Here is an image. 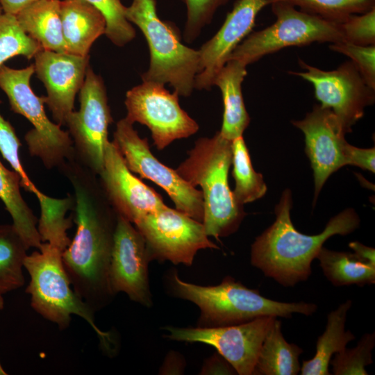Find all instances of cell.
Returning <instances> with one entry per match:
<instances>
[{"label":"cell","instance_id":"cell-44","mask_svg":"<svg viewBox=\"0 0 375 375\" xmlns=\"http://www.w3.org/2000/svg\"><path fill=\"white\" fill-rule=\"evenodd\" d=\"M8 373L3 368L2 365L0 363V375H7Z\"/></svg>","mask_w":375,"mask_h":375},{"label":"cell","instance_id":"cell-34","mask_svg":"<svg viewBox=\"0 0 375 375\" xmlns=\"http://www.w3.org/2000/svg\"><path fill=\"white\" fill-rule=\"evenodd\" d=\"M21 144L15 128L0 113V152L12 169L19 176L21 187L38 197L42 192L31 181L21 162L19 153Z\"/></svg>","mask_w":375,"mask_h":375},{"label":"cell","instance_id":"cell-24","mask_svg":"<svg viewBox=\"0 0 375 375\" xmlns=\"http://www.w3.org/2000/svg\"><path fill=\"white\" fill-rule=\"evenodd\" d=\"M302 353L300 347L285 340L276 317L264 338L252 375H296Z\"/></svg>","mask_w":375,"mask_h":375},{"label":"cell","instance_id":"cell-15","mask_svg":"<svg viewBox=\"0 0 375 375\" xmlns=\"http://www.w3.org/2000/svg\"><path fill=\"white\" fill-rule=\"evenodd\" d=\"M151 260L142 234L133 224L117 215L109 272L113 294L124 292L131 300L151 306L148 275Z\"/></svg>","mask_w":375,"mask_h":375},{"label":"cell","instance_id":"cell-14","mask_svg":"<svg viewBox=\"0 0 375 375\" xmlns=\"http://www.w3.org/2000/svg\"><path fill=\"white\" fill-rule=\"evenodd\" d=\"M276 317L265 316L248 322L217 327L166 326L165 338L176 341L202 342L214 347L238 374L252 375L264 338Z\"/></svg>","mask_w":375,"mask_h":375},{"label":"cell","instance_id":"cell-4","mask_svg":"<svg viewBox=\"0 0 375 375\" xmlns=\"http://www.w3.org/2000/svg\"><path fill=\"white\" fill-rule=\"evenodd\" d=\"M170 278L174 294L199 308V327L234 325L265 316L290 318L294 313L310 316L317 310V306L312 303L282 302L266 298L259 290L248 288L231 276L213 286L185 282L176 272Z\"/></svg>","mask_w":375,"mask_h":375},{"label":"cell","instance_id":"cell-10","mask_svg":"<svg viewBox=\"0 0 375 375\" xmlns=\"http://www.w3.org/2000/svg\"><path fill=\"white\" fill-rule=\"evenodd\" d=\"M79 109L67 117L65 125L76 156L99 175L103 169L108 127L112 122L102 78L88 67L79 91Z\"/></svg>","mask_w":375,"mask_h":375},{"label":"cell","instance_id":"cell-3","mask_svg":"<svg viewBox=\"0 0 375 375\" xmlns=\"http://www.w3.org/2000/svg\"><path fill=\"white\" fill-rule=\"evenodd\" d=\"M231 162L232 141L217 131L212 138L197 140L176 169L190 185L201 188L202 224L206 235L217 240L235 232L246 215L228 185Z\"/></svg>","mask_w":375,"mask_h":375},{"label":"cell","instance_id":"cell-38","mask_svg":"<svg viewBox=\"0 0 375 375\" xmlns=\"http://www.w3.org/2000/svg\"><path fill=\"white\" fill-rule=\"evenodd\" d=\"M344 156L347 165L357 166L374 173V147L361 149L347 142L344 147Z\"/></svg>","mask_w":375,"mask_h":375},{"label":"cell","instance_id":"cell-39","mask_svg":"<svg viewBox=\"0 0 375 375\" xmlns=\"http://www.w3.org/2000/svg\"><path fill=\"white\" fill-rule=\"evenodd\" d=\"M201 374H238L231 364L221 354L217 353L204 363Z\"/></svg>","mask_w":375,"mask_h":375},{"label":"cell","instance_id":"cell-1","mask_svg":"<svg viewBox=\"0 0 375 375\" xmlns=\"http://www.w3.org/2000/svg\"><path fill=\"white\" fill-rule=\"evenodd\" d=\"M74 194L76 232L63 251V267L76 294L95 313L115 296L109 272L117 215L97 174L74 157L59 169Z\"/></svg>","mask_w":375,"mask_h":375},{"label":"cell","instance_id":"cell-12","mask_svg":"<svg viewBox=\"0 0 375 375\" xmlns=\"http://www.w3.org/2000/svg\"><path fill=\"white\" fill-rule=\"evenodd\" d=\"M165 85L142 81L128 90L124 103L126 118L134 124L148 127L153 144L162 150L178 139L196 133L198 124L183 110L178 102V94L171 93Z\"/></svg>","mask_w":375,"mask_h":375},{"label":"cell","instance_id":"cell-32","mask_svg":"<svg viewBox=\"0 0 375 375\" xmlns=\"http://www.w3.org/2000/svg\"><path fill=\"white\" fill-rule=\"evenodd\" d=\"M375 346V333H365L356 347L344 349L335 353L330 361L335 375H367L365 367L372 364V349Z\"/></svg>","mask_w":375,"mask_h":375},{"label":"cell","instance_id":"cell-45","mask_svg":"<svg viewBox=\"0 0 375 375\" xmlns=\"http://www.w3.org/2000/svg\"><path fill=\"white\" fill-rule=\"evenodd\" d=\"M3 11L2 7H1V3H0V15L1 14H3Z\"/></svg>","mask_w":375,"mask_h":375},{"label":"cell","instance_id":"cell-20","mask_svg":"<svg viewBox=\"0 0 375 375\" xmlns=\"http://www.w3.org/2000/svg\"><path fill=\"white\" fill-rule=\"evenodd\" d=\"M60 15L67 53L89 56L94 41L105 35L106 22L102 13L85 0H62Z\"/></svg>","mask_w":375,"mask_h":375},{"label":"cell","instance_id":"cell-23","mask_svg":"<svg viewBox=\"0 0 375 375\" xmlns=\"http://www.w3.org/2000/svg\"><path fill=\"white\" fill-rule=\"evenodd\" d=\"M351 306V300H347L328 313L325 331L317 340L315 354L311 359L302 362L301 375L331 374L328 367L331 357L355 339L350 330H345L347 312Z\"/></svg>","mask_w":375,"mask_h":375},{"label":"cell","instance_id":"cell-26","mask_svg":"<svg viewBox=\"0 0 375 375\" xmlns=\"http://www.w3.org/2000/svg\"><path fill=\"white\" fill-rule=\"evenodd\" d=\"M316 258L324 276L335 286H363L375 283V265L365 261L355 253L322 247Z\"/></svg>","mask_w":375,"mask_h":375},{"label":"cell","instance_id":"cell-21","mask_svg":"<svg viewBox=\"0 0 375 375\" xmlns=\"http://www.w3.org/2000/svg\"><path fill=\"white\" fill-rule=\"evenodd\" d=\"M247 66L240 61L229 60L215 76L212 85L217 86L224 103L221 135L228 140L242 136L250 122L246 110L242 83L247 76Z\"/></svg>","mask_w":375,"mask_h":375},{"label":"cell","instance_id":"cell-30","mask_svg":"<svg viewBox=\"0 0 375 375\" xmlns=\"http://www.w3.org/2000/svg\"><path fill=\"white\" fill-rule=\"evenodd\" d=\"M299 7L300 10L326 20L341 24L350 15L362 14L375 8V0H269ZM270 5V4H269Z\"/></svg>","mask_w":375,"mask_h":375},{"label":"cell","instance_id":"cell-9","mask_svg":"<svg viewBox=\"0 0 375 375\" xmlns=\"http://www.w3.org/2000/svg\"><path fill=\"white\" fill-rule=\"evenodd\" d=\"M113 137V142L132 173L162 188L176 210L203 222V201L201 190L190 185L176 170L160 162L152 154L147 139L140 137L132 122L126 117L119 120Z\"/></svg>","mask_w":375,"mask_h":375},{"label":"cell","instance_id":"cell-29","mask_svg":"<svg viewBox=\"0 0 375 375\" xmlns=\"http://www.w3.org/2000/svg\"><path fill=\"white\" fill-rule=\"evenodd\" d=\"M232 174L235 182L233 191L240 205L262 197L267 190L262 175L256 172L251 163L248 149L242 136L232 140Z\"/></svg>","mask_w":375,"mask_h":375},{"label":"cell","instance_id":"cell-2","mask_svg":"<svg viewBox=\"0 0 375 375\" xmlns=\"http://www.w3.org/2000/svg\"><path fill=\"white\" fill-rule=\"evenodd\" d=\"M292 203L291 192L286 189L276 206L274 222L256 238L251 248V265L285 287L309 278L311 264L329 238L350 234L360 224L356 211L348 208L333 217L322 233L306 235L292 224Z\"/></svg>","mask_w":375,"mask_h":375},{"label":"cell","instance_id":"cell-41","mask_svg":"<svg viewBox=\"0 0 375 375\" xmlns=\"http://www.w3.org/2000/svg\"><path fill=\"white\" fill-rule=\"evenodd\" d=\"M38 0H0L3 13L15 15L28 5Z\"/></svg>","mask_w":375,"mask_h":375},{"label":"cell","instance_id":"cell-37","mask_svg":"<svg viewBox=\"0 0 375 375\" xmlns=\"http://www.w3.org/2000/svg\"><path fill=\"white\" fill-rule=\"evenodd\" d=\"M340 25L343 41L362 46L375 44V8L360 15H351Z\"/></svg>","mask_w":375,"mask_h":375},{"label":"cell","instance_id":"cell-36","mask_svg":"<svg viewBox=\"0 0 375 375\" xmlns=\"http://www.w3.org/2000/svg\"><path fill=\"white\" fill-rule=\"evenodd\" d=\"M329 48L349 57L366 83L375 90V45L362 46L341 41L331 44Z\"/></svg>","mask_w":375,"mask_h":375},{"label":"cell","instance_id":"cell-8","mask_svg":"<svg viewBox=\"0 0 375 375\" xmlns=\"http://www.w3.org/2000/svg\"><path fill=\"white\" fill-rule=\"evenodd\" d=\"M270 5L276 18L275 22L249 34L233 50L228 60H235L247 66L286 47L343 41L340 24L299 10L284 2L275 1Z\"/></svg>","mask_w":375,"mask_h":375},{"label":"cell","instance_id":"cell-13","mask_svg":"<svg viewBox=\"0 0 375 375\" xmlns=\"http://www.w3.org/2000/svg\"><path fill=\"white\" fill-rule=\"evenodd\" d=\"M304 72L289 73L310 82L321 106L336 115L347 133L362 117L365 108L374 103L375 90L365 81L352 61H346L333 70H323L299 59Z\"/></svg>","mask_w":375,"mask_h":375},{"label":"cell","instance_id":"cell-40","mask_svg":"<svg viewBox=\"0 0 375 375\" xmlns=\"http://www.w3.org/2000/svg\"><path fill=\"white\" fill-rule=\"evenodd\" d=\"M185 362L178 353L170 351L160 367V374H181L183 373Z\"/></svg>","mask_w":375,"mask_h":375},{"label":"cell","instance_id":"cell-7","mask_svg":"<svg viewBox=\"0 0 375 375\" xmlns=\"http://www.w3.org/2000/svg\"><path fill=\"white\" fill-rule=\"evenodd\" d=\"M34 73V64L22 69L4 64L0 67V89L7 96L11 110L33 126L24 136L30 155L39 158L47 169H58L74 156L73 142L67 131L48 118L44 96L36 95L30 84Z\"/></svg>","mask_w":375,"mask_h":375},{"label":"cell","instance_id":"cell-19","mask_svg":"<svg viewBox=\"0 0 375 375\" xmlns=\"http://www.w3.org/2000/svg\"><path fill=\"white\" fill-rule=\"evenodd\" d=\"M269 0H237L218 31L199 51V72L194 88L210 90L213 80L236 47L251 33L259 12Z\"/></svg>","mask_w":375,"mask_h":375},{"label":"cell","instance_id":"cell-27","mask_svg":"<svg viewBox=\"0 0 375 375\" xmlns=\"http://www.w3.org/2000/svg\"><path fill=\"white\" fill-rule=\"evenodd\" d=\"M28 249L12 224H0V294L24 286V262Z\"/></svg>","mask_w":375,"mask_h":375},{"label":"cell","instance_id":"cell-42","mask_svg":"<svg viewBox=\"0 0 375 375\" xmlns=\"http://www.w3.org/2000/svg\"><path fill=\"white\" fill-rule=\"evenodd\" d=\"M349 247L358 257L366 262L375 265V249L374 248L367 247L356 241L350 242Z\"/></svg>","mask_w":375,"mask_h":375},{"label":"cell","instance_id":"cell-28","mask_svg":"<svg viewBox=\"0 0 375 375\" xmlns=\"http://www.w3.org/2000/svg\"><path fill=\"white\" fill-rule=\"evenodd\" d=\"M37 198L40 208L38 229L42 242H49L64 251L71 242L67 231L72 226V217H67L66 214L73 204L72 196L55 199L42 193Z\"/></svg>","mask_w":375,"mask_h":375},{"label":"cell","instance_id":"cell-31","mask_svg":"<svg viewBox=\"0 0 375 375\" xmlns=\"http://www.w3.org/2000/svg\"><path fill=\"white\" fill-rule=\"evenodd\" d=\"M41 49L40 44L21 28L15 15H0V67L15 56L31 60Z\"/></svg>","mask_w":375,"mask_h":375},{"label":"cell","instance_id":"cell-35","mask_svg":"<svg viewBox=\"0 0 375 375\" xmlns=\"http://www.w3.org/2000/svg\"><path fill=\"white\" fill-rule=\"evenodd\" d=\"M186 7V22L183 33L185 42H192L209 24L217 9L231 0H182Z\"/></svg>","mask_w":375,"mask_h":375},{"label":"cell","instance_id":"cell-43","mask_svg":"<svg viewBox=\"0 0 375 375\" xmlns=\"http://www.w3.org/2000/svg\"><path fill=\"white\" fill-rule=\"evenodd\" d=\"M4 308V300L3 298V295L0 294V312Z\"/></svg>","mask_w":375,"mask_h":375},{"label":"cell","instance_id":"cell-33","mask_svg":"<svg viewBox=\"0 0 375 375\" xmlns=\"http://www.w3.org/2000/svg\"><path fill=\"white\" fill-rule=\"evenodd\" d=\"M98 9L106 22V36L116 46L122 47L135 37V30L125 16L121 0H85Z\"/></svg>","mask_w":375,"mask_h":375},{"label":"cell","instance_id":"cell-17","mask_svg":"<svg viewBox=\"0 0 375 375\" xmlns=\"http://www.w3.org/2000/svg\"><path fill=\"white\" fill-rule=\"evenodd\" d=\"M99 178L104 193L117 215L131 224L166 205L162 197L126 167L113 141L108 143Z\"/></svg>","mask_w":375,"mask_h":375},{"label":"cell","instance_id":"cell-18","mask_svg":"<svg viewBox=\"0 0 375 375\" xmlns=\"http://www.w3.org/2000/svg\"><path fill=\"white\" fill-rule=\"evenodd\" d=\"M34 60L35 73L47 90L45 104L55 122L60 126L65 125L84 83L90 56L42 49Z\"/></svg>","mask_w":375,"mask_h":375},{"label":"cell","instance_id":"cell-22","mask_svg":"<svg viewBox=\"0 0 375 375\" xmlns=\"http://www.w3.org/2000/svg\"><path fill=\"white\" fill-rule=\"evenodd\" d=\"M60 0H38L15 15L21 28L42 49L67 52L60 15Z\"/></svg>","mask_w":375,"mask_h":375},{"label":"cell","instance_id":"cell-5","mask_svg":"<svg viewBox=\"0 0 375 375\" xmlns=\"http://www.w3.org/2000/svg\"><path fill=\"white\" fill-rule=\"evenodd\" d=\"M62 252L57 246L44 242L25 258L24 268L30 277L26 292L30 295L31 306L60 330L69 326L72 315L82 318L97 334L103 350L111 354L115 341L110 333L97 326L94 312L73 290L63 267Z\"/></svg>","mask_w":375,"mask_h":375},{"label":"cell","instance_id":"cell-6","mask_svg":"<svg viewBox=\"0 0 375 375\" xmlns=\"http://www.w3.org/2000/svg\"><path fill=\"white\" fill-rule=\"evenodd\" d=\"M125 16L139 28L149 47V66L141 75L142 81L168 83L179 96H190L199 72V50L185 45L177 27L158 17L156 0H133Z\"/></svg>","mask_w":375,"mask_h":375},{"label":"cell","instance_id":"cell-16","mask_svg":"<svg viewBox=\"0 0 375 375\" xmlns=\"http://www.w3.org/2000/svg\"><path fill=\"white\" fill-rule=\"evenodd\" d=\"M292 124L305 135V151L314 174L315 205L328 178L347 165V132L332 110L321 105H315L303 119L293 120Z\"/></svg>","mask_w":375,"mask_h":375},{"label":"cell","instance_id":"cell-25","mask_svg":"<svg viewBox=\"0 0 375 375\" xmlns=\"http://www.w3.org/2000/svg\"><path fill=\"white\" fill-rule=\"evenodd\" d=\"M21 178L14 170L7 169L0 160V199L9 212L12 225L26 246L38 249L42 241L38 229V219L24 199Z\"/></svg>","mask_w":375,"mask_h":375},{"label":"cell","instance_id":"cell-11","mask_svg":"<svg viewBox=\"0 0 375 375\" xmlns=\"http://www.w3.org/2000/svg\"><path fill=\"white\" fill-rule=\"evenodd\" d=\"M133 225L144 238L151 260L191 266L199 250L219 249L202 222L167 206Z\"/></svg>","mask_w":375,"mask_h":375}]
</instances>
